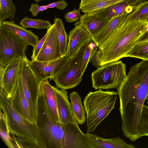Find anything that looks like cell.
I'll list each match as a JSON object with an SVG mask.
<instances>
[{
    "instance_id": "ffe728a7",
    "label": "cell",
    "mask_w": 148,
    "mask_h": 148,
    "mask_svg": "<svg viewBox=\"0 0 148 148\" xmlns=\"http://www.w3.org/2000/svg\"><path fill=\"white\" fill-rule=\"evenodd\" d=\"M127 15H123L113 18L97 33L91 36L92 40L99 47L118 27Z\"/></svg>"
},
{
    "instance_id": "3957f363",
    "label": "cell",
    "mask_w": 148,
    "mask_h": 148,
    "mask_svg": "<svg viewBox=\"0 0 148 148\" xmlns=\"http://www.w3.org/2000/svg\"><path fill=\"white\" fill-rule=\"evenodd\" d=\"M118 94L101 89L89 92L83 101L86 114L87 132H93L114 108Z\"/></svg>"
},
{
    "instance_id": "484cf974",
    "label": "cell",
    "mask_w": 148,
    "mask_h": 148,
    "mask_svg": "<svg viewBox=\"0 0 148 148\" xmlns=\"http://www.w3.org/2000/svg\"><path fill=\"white\" fill-rule=\"evenodd\" d=\"M0 25L7 18L12 20L16 11L12 0H0Z\"/></svg>"
},
{
    "instance_id": "277c9868",
    "label": "cell",
    "mask_w": 148,
    "mask_h": 148,
    "mask_svg": "<svg viewBox=\"0 0 148 148\" xmlns=\"http://www.w3.org/2000/svg\"><path fill=\"white\" fill-rule=\"evenodd\" d=\"M36 123L42 148H63L62 123L56 122L51 114L43 97L40 92Z\"/></svg>"
},
{
    "instance_id": "30bf717a",
    "label": "cell",
    "mask_w": 148,
    "mask_h": 148,
    "mask_svg": "<svg viewBox=\"0 0 148 148\" xmlns=\"http://www.w3.org/2000/svg\"><path fill=\"white\" fill-rule=\"evenodd\" d=\"M70 59L66 57L47 61H30V65L36 75L41 80L51 79L63 68Z\"/></svg>"
},
{
    "instance_id": "7a4b0ae2",
    "label": "cell",
    "mask_w": 148,
    "mask_h": 148,
    "mask_svg": "<svg viewBox=\"0 0 148 148\" xmlns=\"http://www.w3.org/2000/svg\"><path fill=\"white\" fill-rule=\"evenodd\" d=\"M148 21H123L98 47L102 50L99 59L101 66L119 60L126 56L146 32Z\"/></svg>"
},
{
    "instance_id": "52a82bcc",
    "label": "cell",
    "mask_w": 148,
    "mask_h": 148,
    "mask_svg": "<svg viewBox=\"0 0 148 148\" xmlns=\"http://www.w3.org/2000/svg\"><path fill=\"white\" fill-rule=\"evenodd\" d=\"M26 56L21 59L18 78L28 102L33 122L36 123L38 116L39 86L41 80L32 69Z\"/></svg>"
},
{
    "instance_id": "b9f144b4",
    "label": "cell",
    "mask_w": 148,
    "mask_h": 148,
    "mask_svg": "<svg viewBox=\"0 0 148 148\" xmlns=\"http://www.w3.org/2000/svg\"><path fill=\"white\" fill-rule=\"evenodd\" d=\"M138 0L139 1H142L144 0Z\"/></svg>"
},
{
    "instance_id": "8992f818",
    "label": "cell",
    "mask_w": 148,
    "mask_h": 148,
    "mask_svg": "<svg viewBox=\"0 0 148 148\" xmlns=\"http://www.w3.org/2000/svg\"><path fill=\"white\" fill-rule=\"evenodd\" d=\"M126 75V65L121 60L101 65L92 73V87L96 90L116 89Z\"/></svg>"
},
{
    "instance_id": "836d02e7",
    "label": "cell",
    "mask_w": 148,
    "mask_h": 148,
    "mask_svg": "<svg viewBox=\"0 0 148 148\" xmlns=\"http://www.w3.org/2000/svg\"><path fill=\"white\" fill-rule=\"evenodd\" d=\"M49 28L47 29L46 33L43 37L39 40L36 45L33 47V53L31 57L32 60H34L39 53L49 33Z\"/></svg>"
},
{
    "instance_id": "44dd1931",
    "label": "cell",
    "mask_w": 148,
    "mask_h": 148,
    "mask_svg": "<svg viewBox=\"0 0 148 148\" xmlns=\"http://www.w3.org/2000/svg\"><path fill=\"white\" fill-rule=\"evenodd\" d=\"M109 21L95 15L84 14L81 15L79 21L76 23L83 25L92 36L99 31Z\"/></svg>"
},
{
    "instance_id": "e0dca14e",
    "label": "cell",
    "mask_w": 148,
    "mask_h": 148,
    "mask_svg": "<svg viewBox=\"0 0 148 148\" xmlns=\"http://www.w3.org/2000/svg\"><path fill=\"white\" fill-rule=\"evenodd\" d=\"M1 25L29 45L33 47L36 45L39 41L38 36L31 30L27 29L22 26L16 24L13 20L10 21H4Z\"/></svg>"
},
{
    "instance_id": "74e56055",
    "label": "cell",
    "mask_w": 148,
    "mask_h": 148,
    "mask_svg": "<svg viewBox=\"0 0 148 148\" xmlns=\"http://www.w3.org/2000/svg\"><path fill=\"white\" fill-rule=\"evenodd\" d=\"M148 39V32H146L141 36L139 41Z\"/></svg>"
},
{
    "instance_id": "5bb4252c",
    "label": "cell",
    "mask_w": 148,
    "mask_h": 148,
    "mask_svg": "<svg viewBox=\"0 0 148 148\" xmlns=\"http://www.w3.org/2000/svg\"><path fill=\"white\" fill-rule=\"evenodd\" d=\"M8 98L13 107L20 114L29 121L33 122L28 102L18 77L11 95Z\"/></svg>"
},
{
    "instance_id": "4fadbf2b",
    "label": "cell",
    "mask_w": 148,
    "mask_h": 148,
    "mask_svg": "<svg viewBox=\"0 0 148 148\" xmlns=\"http://www.w3.org/2000/svg\"><path fill=\"white\" fill-rule=\"evenodd\" d=\"M143 1L125 0L99 10L92 14L109 21L116 17L130 14Z\"/></svg>"
},
{
    "instance_id": "d4e9b609",
    "label": "cell",
    "mask_w": 148,
    "mask_h": 148,
    "mask_svg": "<svg viewBox=\"0 0 148 148\" xmlns=\"http://www.w3.org/2000/svg\"><path fill=\"white\" fill-rule=\"evenodd\" d=\"M126 57L148 60V39L139 41L128 53Z\"/></svg>"
},
{
    "instance_id": "4316f807",
    "label": "cell",
    "mask_w": 148,
    "mask_h": 148,
    "mask_svg": "<svg viewBox=\"0 0 148 148\" xmlns=\"http://www.w3.org/2000/svg\"><path fill=\"white\" fill-rule=\"evenodd\" d=\"M134 20L148 21V1L144 0L124 19L126 21Z\"/></svg>"
},
{
    "instance_id": "ac0fdd59",
    "label": "cell",
    "mask_w": 148,
    "mask_h": 148,
    "mask_svg": "<svg viewBox=\"0 0 148 148\" xmlns=\"http://www.w3.org/2000/svg\"><path fill=\"white\" fill-rule=\"evenodd\" d=\"M21 59L14 61L5 70L3 87L8 98L11 95L17 79L20 68Z\"/></svg>"
},
{
    "instance_id": "8fae6325",
    "label": "cell",
    "mask_w": 148,
    "mask_h": 148,
    "mask_svg": "<svg viewBox=\"0 0 148 148\" xmlns=\"http://www.w3.org/2000/svg\"><path fill=\"white\" fill-rule=\"evenodd\" d=\"M74 25L75 26L69 33L67 48L65 55L70 59L75 57L85 43L92 40L91 34L83 25L76 23Z\"/></svg>"
},
{
    "instance_id": "1f68e13d",
    "label": "cell",
    "mask_w": 148,
    "mask_h": 148,
    "mask_svg": "<svg viewBox=\"0 0 148 148\" xmlns=\"http://www.w3.org/2000/svg\"><path fill=\"white\" fill-rule=\"evenodd\" d=\"M12 136V139L15 148H40L39 145L35 142L28 139L17 137L13 135Z\"/></svg>"
},
{
    "instance_id": "83f0119b",
    "label": "cell",
    "mask_w": 148,
    "mask_h": 148,
    "mask_svg": "<svg viewBox=\"0 0 148 148\" xmlns=\"http://www.w3.org/2000/svg\"><path fill=\"white\" fill-rule=\"evenodd\" d=\"M0 134L5 145L9 148H15L12 138L6 117L0 110Z\"/></svg>"
},
{
    "instance_id": "8d00e7d4",
    "label": "cell",
    "mask_w": 148,
    "mask_h": 148,
    "mask_svg": "<svg viewBox=\"0 0 148 148\" xmlns=\"http://www.w3.org/2000/svg\"><path fill=\"white\" fill-rule=\"evenodd\" d=\"M102 54V50L99 49L96 53L91 62L92 64L95 67L98 68L101 66L99 59Z\"/></svg>"
},
{
    "instance_id": "7402d4cb",
    "label": "cell",
    "mask_w": 148,
    "mask_h": 148,
    "mask_svg": "<svg viewBox=\"0 0 148 148\" xmlns=\"http://www.w3.org/2000/svg\"><path fill=\"white\" fill-rule=\"evenodd\" d=\"M125 0H81L79 8L84 14H91Z\"/></svg>"
},
{
    "instance_id": "60d3db41",
    "label": "cell",
    "mask_w": 148,
    "mask_h": 148,
    "mask_svg": "<svg viewBox=\"0 0 148 148\" xmlns=\"http://www.w3.org/2000/svg\"><path fill=\"white\" fill-rule=\"evenodd\" d=\"M147 100V103L148 104V99Z\"/></svg>"
},
{
    "instance_id": "cb8c5ba5",
    "label": "cell",
    "mask_w": 148,
    "mask_h": 148,
    "mask_svg": "<svg viewBox=\"0 0 148 148\" xmlns=\"http://www.w3.org/2000/svg\"><path fill=\"white\" fill-rule=\"evenodd\" d=\"M59 42L60 51L62 57L64 56L68 46V36L64 23L60 18L55 17L54 23Z\"/></svg>"
},
{
    "instance_id": "603a6c76",
    "label": "cell",
    "mask_w": 148,
    "mask_h": 148,
    "mask_svg": "<svg viewBox=\"0 0 148 148\" xmlns=\"http://www.w3.org/2000/svg\"><path fill=\"white\" fill-rule=\"evenodd\" d=\"M69 98L71 101L72 112L74 119L78 124H83L86 121V117L81 98L76 92L74 91L70 93Z\"/></svg>"
},
{
    "instance_id": "9a60e30c",
    "label": "cell",
    "mask_w": 148,
    "mask_h": 148,
    "mask_svg": "<svg viewBox=\"0 0 148 148\" xmlns=\"http://www.w3.org/2000/svg\"><path fill=\"white\" fill-rule=\"evenodd\" d=\"M55 89L60 123H76L72 112L71 103L69 100L67 91L66 90L59 89L56 87Z\"/></svg>"
},
{
    "instance_id": "f1b7e54d",
    "label": "cell",
    "mask_w": 148,
    "mask_h": 148,
    "mask_svg": "<svg viewBox=\"0 0 148 148\" xmlns=\"http://www.w3.org/2000/svg\"><path fill=\"white\" fill-rule=\"evenodd\" d=\"M19 24L25 28H33L37 29L47 30L52 25L49 20L33 19L27 16H25L21 20Z\"/></svg>"
},
{
    "instance_id": "e575fe53",
    "label": "cell",
    "mask_w": 148,
    "mask_h": 148,
    "mask_svg": "<svg viewBox=\"0 0 148 148\" xmlns=\"http://www.w3.org/2000/svg\"><path fill=\"white\" fill-rule=\"evenodd\" d=\"M48 8L47 5L39 6V4L36 3L31 5L29 10L32 16L36 17L39 12L46 10Z\"/></svg>"
},
{
    "instance_id": "d6a6232c",
    "label": "cell",
    "mask_w": 148,
    "mask_h": 148,
    "mask_svg": "<svg viewBox=\"0 0 148 148\" xmlns=\"http://www.w3.org/2000/svg\"><path fill=\"white\" fill-rule=\"evenodd\" d=\"M81 10L74 9L71 11L67 12L64 15V17L65 21L69 23L74 22L79 19L81 15L80 14Z\"/></svg>"
},
{
    "instance_id": "9c48e42d",
    "label": "cell",
    "mask_w": 148,
    "mask_h": 148,
    "mask_svg": "<svg viewBox=\"0 0 148 148\" xmlns=\"http://www.w3.org/2000/svg\"><path fill=\"white\" fill-rule=\"evenodd\" d=\"M91 41L83 45L76 56L70 59L62 69L50 79L54 81L57 88L66 90L75 87L80 83L83 76L80 71L82 58L85 49Z\"/></svg>"
},
{
    "instance_id": "f35d334b",
    "label": "cell",
    "mask_w": 148,
    "mask_h": 148,
    "mask_svg": "<svg viewBox=\"0 0 148 148\" xmlns=\"http://www.w3.org/2000/svg\"><path fill=\"white\" fill-rule=\"evenodd\" d=\"M32 0L34 1L36 3H38L39 1H44V0Z\"/></svg>"
},
{
    "instance_id": "5b68a950",
    "label": "cell",
    "mask_w": 148,
    "mask_h": 148,
    "mask_svg": "<svg viewBox=\"0 0 148 148\" xmlns=\"http://www.w3.org/2000/svg\"><path fill=\"white\" fill-rule=\"evenodd\" d=\"M0 109L6 117L10 134L35 142L41 148L36 123L28 121L16 111L3 88H0Z\"/></svg>"
},
{
    "instance_id": "ab89813d",
    "label": "cell",
    "mask_w": 148,
    "mask_h": 148,
    "mask_svg": "<svg viewBox=\"0 0 148 148\" xmlns=\"http://www.w3.org/2000/svg\"><path fill=\"white\" fill-rule=\"evenodd\" d=\"M148 99V94L147 97H146V100H147Z\"/></svg>"
},
{
    "instance_id": "7c38bea8",
    "label": "cell",
    "mask_w": 148,
    "mask_h": 148,
    "mask_svg": "<svg viewBox=\"0 0 148 148\" xmlns=\"http://www.w3.org/2000/svg\"><path fill=\"white\" fill-rule=\"evenodd\" d=\"M49 29L47 36L35 60L40 61H50L62 57L54 23Z\"/></svg>"
},
{
    "instance_id": "f546056e",
    "label": "cell",
    "mask_w": 148,
    "mask_h": 148,
    "mask_svg": "<svg viewBox=\"0 0 148 148\" xmlns=\"http://www.w3.org/2000/svg\"><path fill=\"white\" fill-rule=\"evenodd\" d=\"M98 49V47L96 44L92 40L85 49L82 58L80 68V72L83 75L88 63L91 61Z\"/></svg>"
},
{
    "instance_id": "6da1fadb",
    "label": "cell",
    "mask_w": 148,
    "mask_h": 148,
    "mask_svg": "<svg viewBox=\"0 0 148 148\" xmlns=\"http://www.w3.org/2000/svg\"><path fill=\"white\" fill-rule=\"evenodd\" d=\"M116 89L123 133L134 142L140 138V116L148 94V60H142L132 66Z\"/></svg>"
},
{
    "instance_id": "4dcf8cb0",
    "label": "cell",
    "mask_w": 148,
    "mask_h": 148,
    "mask_svg": "<svg viewBox=\"0 0 148 148\" xmlns=\"http://www.w3.org/2000/svg\"><path fill=\"white\" fill-rule=\"evenodd\" d=\"M138 133L139 138L148 136V106L144 104L140 116Z\"/></svg>"
},
{
    "instance_id": "2e32d148",
    "label": "cell",
    "mask_w": 148,
    "mask_h": 148,
    "mask_svg": "<svg viewBox=\"0 0 148 148\" xmlns=\"http://www.w3.org/2000/svg\"><path fill=\"white\" fill-rule=\"evenodd\" d=\"M55 87L50 84L48 79L42 80L40 84L39 92L43 96L51 114L56 122L60 123Z\"/></svg>"
},
{
    "instance_id": "ba28073f",
    "label": "cell",
    "mask_w": 148,
    "mask_h": 148,
    "mask_svg": "<svg viewBox=\"0 0 148 148\" xmlns=\"http://www.w3.org/2000/svg\"><path fill=\"white\" fill-rule=\"evenodd\" d=\"M28 45L0 25V68L5 69L14 61L26 57Z\"/></svg>"
},
{
    "instance_id": "d6986e66",
    "label": "cell",
    "mask_w": 148,
    "mask_h": 148,
    "mask_svg": "<svg viewBox=\"0 0 148 148\" xmlns=\"http://www.w3.org/2000/svg\"><path fill=\"white\" fill-rule=\"evenodd\" d=\"M86 134L92 144L93 148H134L135 147L132 144L127 143L118 137L105 139L90 133L87 132Z\"/></svg>"
},
{
    "instance_id": "d590c367",
    "label": "cell",
    "mask_w": 148,
    "mask_h": 148,
    "mask_svg": "<svg viewBox=\"0 0 148 148\" xmlns=\"http://www.w3.org/2000/svg\"><path fill=\"white\" fill-rule=\"evenodd\" d=\"M68 3L65 0H59L47 5L48 8H56L58 9L64 10L67 7Z\"/></svg>"
}]
</instances>
